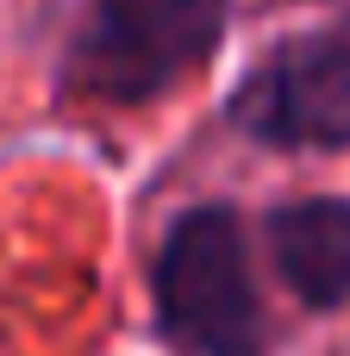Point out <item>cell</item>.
<instances>
[{"label": "cell", "mask_w": 350, "mask_h": 356, "mask_svg": "<svg viewBox=\"0 0 350 356\" xmlns=\"http://www.w3.org/2000/svg\"><path fill=\"white\" fill-rule=\"evenodd\" d=\"M225 13L232 0H88L63 44L56 88L81 106H144L213 63Z\"/></svg>", "instance_id": "1"}, {"label": "cell", "mask_w": 350, "mask_h": 356, "mask_svg": "<svg viewBox=\"0 0 350 356\" xmlns=\"http://www.w3.org/2000/svg\"><path fill=\"white\" fill-rule=\"evenodd\" d=\"M150 307L182 356H263L269 319L244 257V219L225 200L188 207L150 257Z\"/></svg>", "instance_id": "2"}, {"label": "cell", "mask_w": 350, "mask_h": 356, "mask_svg": "<svg viewBox=\"0 0 350 356\" xmlns=\"http://www.w3.org/2000/svg\"><path fill=\"white\" fill-rule=\"evenodd\" d=\"M225 119L269 150H350V31H301L263 50Z\"/></svg>", "instance_id": "3"}, {"label": "cell", "mask_w": 350, "mask_h": 356, "mask_svg": "<svg viewBox=\"0 0 350 356\" xmlns=\"http://www.w3.org/2000/svg\"><path fill=\"white\" fill-rule=\"evenodd\" d=\"M269 263L282 288L307 313H338L350 307V200L344 194H307L282 200L263 219Z\"/></svg>", "instance_id": "4"}, {"label": "cell", "mask_w": 350, "mask_h": 356, "mask_svg": "<svg viewBox=\"0 0 350 356\" xmlns=\"http://www.w3.org/2000/svg\"><path fill=\"white\" fill-rule=\"evenodd\" d=\"M332 6H338V13H344V25H350V0H332Z\"/></svg>", "instance_id": "5"}]
</instances>
